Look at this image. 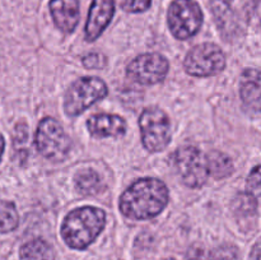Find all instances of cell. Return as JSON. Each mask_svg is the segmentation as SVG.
<instances>
[{
  "label": "cell",
  "instance_id": "6da1fadb",
  "mask_svg": "<svg viewBox=\"0 0 261 260\" xmlns=\"http://www.w3.org/2000/svg\"><path fill=\"white\" fill-rule=\"evenodd\" d=\"M170 199L163 181L144 177L133 183L120 196V212L134 221H144L162 213Z\"/></svg>",
  "mask_w": 261,
  "mask_h": 260
},
{
  "label": "cell",
  "instance_id": "7a4b0ae2",
  "mask_svg": "<svg viewBox=\"0 0 261 260\" xmlns=\"http://www.w3.org/2000/svg\"><path fill=\"white\" fill-rule=\"evenodd\" d=\"M106 224V214L96 206H81L71 211L61 224V237L69 247L84 250L99 236Z\"/></svg>",
  "mask_w": 261,
  "mask_h": 260
},
{
  "label": "cell",
  "instance_id": "3957f363",
  "mask_svg": "<svg viewBox=\"0 0 261 260\" xmlns=\"http://www.w3.org/2000/svg\"><path fill=\"white\" fill-rule=\"evenodd\" d=\"M109 93L106 83L98 76H83L74 82L64 97V110L70 117L79 116L88 107L101 101Z\"/></svg>",
  "mask_w": 261,
  "mask_h": 260
},
{
  "label": "cell",
  "instance_id": "277c9868",
  "mask_svg": "<svg viewBox=\"0 0 261 260\" xmlns=\"http://www.w3.org/2000/svg\"><path fill=\"white\" fill-rule=\"evenodd\" d=\"M143 147L148 152L157 153L166 149L172 138L170 117L163 110L145 109L139 117Z\"/></svg>",
  "mask_w": 261,
  "mask_h": 260
},
{
  "label": "cell",
  "instance_id": "5b68a950",
  "mask_svg": "<svg viewBox=\"0 0 261 260\" xmlns=\"http://www.w3.org/2000/svg\"><path fill=\"white\" fill-rule=\"evenodd\" d=\"M172 163L181 181L188 188H201L208 180L206 155H204L196 147L185 145L177 148L172 154Z\"/></svg>",
  "mask_w": 261,
  "mask_h": 260
},
{
  "label": "cell",
  "instance_id": "8992f818",
  "mask_svg": "<svg viewBox=\"0 0 261 260\" xmlns=\"http://www.w3.org/2000/svg\"><path fill=\"white\" fill-rule=\"evenodd\" d=\"M184 68L189 75L199 78L217 75L226 68V55L216 43H200L186 54Z\"/></svg>",
  "mask_w": 261,
  "mask_h": 260
},
{
  "label": "cell",
  "instance_id": "52a82bcc",
  "mask_svg": "<svg viewBox=\"0 0 261 260\" xmlns=\"http://www.w3.org/2000/svg\"><path fill=\"white\" fill-rule=\"evenodd\" d=\"M35 143L41 155L50 161H63L70 150V138L53 117H45L38 124Z\"/></svg>",
  "mask_w": 261,
  "mask_h": 260
},
{
  "label": "cell",
  "instance_id": "ba28073f",
  "mask_svg": "<svg viewBox=\"0 0 261 260\" xmlns=\"http://www.w3.org/2000/svg\"><path fill=\"white\" fill-rule=\"evenodd\" d=\"M167 22L173 37L189 40L201 28L203 12L194 0H175L168 9Z\"/></svg>",
  "mask_w": 261,
  "mask_h": 260
},
{
  "label": "cell",
  "instance_id": "9c48e42d",
  "mask_svg": "<svg viewBox=\"0 0 261 260\" xmlns=\"http://www.w3.org/2000/svg\"><path fill=\"white\" fill-rule=\"evenodd\" d=\"M170 63L163 55L157 53H147L137 56L126 68L127 78L143 86H153L161 83L166 78Z\"/></svg>",
  "mask_w": 261,
  "mask_h": 260
},
{
  "label": "cell",
  "instance_id": "30bf717a",
  "mask_svg": "<svg viewBox=\"0 0 261 260\" xmlns=\"http://www.w3.org/2000/svg\"><path fill=\"white\" fill-rule=\"evenodd\" d=\"M115 13L114 0H92L86 23V40L96 41L111 22Z\"/></svg>",
  "mask_w": 261,
  "mask_h": 260
},
{
  "label": "cell",
  "instance_id": "8fae6325",
  "mask_svg": "<svg viewBox=\"0 0 261 260\" xmlns=\"http://www.w3.org/2000/svg\"><path fill=\"white\" fill-rule=\"evenodd\" d=\"M87 129L93 138H119L126 133V121L115 114H94L87 120Z\"/></svg>",
  "mask_w": 261,
  "mask_h": 260
},
{
  "label": "cell",
  "instance_id": "7c38bea8",
  "mask_svg": "<svg viewBox=\"0 0 261 260\" xmlns=\"http://www.w3.org/2000/svg\"><path fill=\"white\" fill-rule=\"evenodd\" d=\"M50 13L56 27L64 33H71L79 23L78 0H50Z\"/></svg>",
  "mask_w": 261,
  "mask_h": 260
},
{
  "label": "cell",
  "instance_id": "4fadbf2b",
  "mask_svg": "<svg viewBox=\"0 0 261 260\" xmlns=\"http://www.w3.org/2000/svg\"><path fill=\"white\" fill-rule=\"evenodd\" d=\"M240 96L245 106L252 111L261 110V70L246 69L240 79Z\"/></svg>",
  "mask_w": 261,
  "mask_h": 260
},
{
  "label": "cell",
  "instance_id": "5bb4252c",
  "mask_svg": "<svg viewBox=\"0 0 261 260\" xmlns=\"http://www.w3.org/2000/svg\"><path fill=\"white\" fill-rule=\"evenodd\" d=\"M206 165H208L209 175L216 180L226 178L233 172V163L231 158L219 150H212L206 154Z\"/></svg>",
  "mask_w": 261,
  "mask_h": 260
},
{
  "label": "cell",
  "instance_id": "9a60e30c",
  "mask_svg": "<svg viewBox=\"0 0 261 260\" xmlns=\"http://www.w3.org/2000/svg\"><path fill=\"white\" fill-rule=\"evenodd\" d=\"M20 260H54V250L45 240L36 239L23 245L19 252Z\"/></svg>",
  "mask_w": 261,
  "mask_h": 260
},
{
  "label": "cell",
  "instance_id": "2e32d148",
  "mask_svg": "<svg viewBox=\"0 0 261 260\" xmlns=\"http://www.w3.org/2000/svg\"><path fill=\"white\" fill-rule=\"evenodd\" d=\"M75 186L84 195H93L101 190V177L93 170L81 171L74 177Z\"/></svg>",
  "mask_w": 261,
  "mask_h": 260
},
{
  "label": "cell",
  "instance_id": "e0dca14e",
  "mask_svg": "<svg viewBox=\"0 0 261 260\" xmlns=\"http://www.w3.org/2000/svg\"><path fill=\"white\" fill-rule=\"evenodd\" d=\"M19 216L15 205L10 201H0V232L7 233L17 228Z\"/></svg>",
  "mask_w": 261,
  "mask_h": 260
},
{
  "label": "cell",
  "instance_id": "ac0fdd59",
  "mask_svg": "<svg viewBox=\"0 0 261 260\" xmlns=\"http://www.w3.org/2000/svg\"><path fill=\"white\" fill-rule=\"evenodd\" d=\"M257 201L249 193H240L233 200V209L242 216H251L256 212Z\"/></svg>",
  "mask_w": 261,
  "mask_h": 260
},
{
  "label": "cell",
  "instance_id": "d6986e66",
  "mask_svg": "<svg viewBox=\"0 0 261 260\" xmlns=\"http://www.w3.org/2000/svg\"><path fill=\"white\" fill-rule=\"evenodd\" d=\"M247 193L261 204V166H257L250 172L246 181Z\"/></svg>",
  "mask_w": 261,
  "mask_h": 260
},
{
  "label": "cell",
  "instance_id": "ffe728a7",
  "mask_svg": "<svg viewBox=\"0 0 261 260\" xmlns=\"http://www.w3.org/2000/svg\"><path fill=\"white\" fill-rule=\"evenodd\" d=\"M152 4V0H120V5L125 12L140 13L147 10Z\"/></svg>",
  "mask_w": 261,
  "mask_h": 260
},
{
  "label": "cell",
  "instance_id": "44dd1931",
  "mask_svg": "<svg viewBox=\"0 0 261 260\" xmlns=\"http://www.w3.org/2000/svg\"><path fill=\"white\" fill-rule=\"evenodd\" d=\"M82 63L88 69H101L106 65V58L99 53H89L83 56Z\"/></svg>",
  "mask_w": 261,
  "mask_h": 260
},
{
  "label": "cell",
  "instance_id": "7402d4cb",
  "mask_svg": "<svg viewBox=\"0 0 261 260\" xmlns=\"http://www.w3.org/2000/svg\"><path fill=\"white\" fill-rule=\"evenodd\" d=\"M188 260H214V257L201 247H193L188 252Z\"/></svg>",
  "mask_w": 261,
  "mask_h": 260
},
{
  "label": "cell",
  "instance_id": "603a6c76",
  "mask_svg": "<svg viewBox=\"0 0 261 260\" xmlns=\"http://www.w3.org/2000/svg\"><path fill=\"white\" fill-rule=\"evenodd\" d=\"M251 259L252 260H261V237L254 245L251 251Z\"/></svg>",
  "mask_w": 261,
  "mask_h": 260
},
{
  "label": "cell",
  "instance_id": "cb8c5ba5",
  "mask_svg": "<svg viewBox=\"0 0 261 260\" xmlns=\"http://www.w3.org/2000/svg\"><path fill=\"white\" fill-rule=\"evenodd\" d=\"M4 148H5V140H4V137H3V135L0 134V161H2L3 153H4Z\"/></svg>",
  "mask_w": 261,
  "mask_h": 260
},
{
  "label": "cell",
  "instance_id": "d4e9b609",
  "mask_svg": "<svg viewBox=\"0 0 261 260\" xmlns=\"http://www.w3.org/2000/svg\"><path fill=\"white\" fill-rule=\"evenodd\" d=\"M222 3H226V4H229V3L232 2V0H221Z\"/></svg>",
  "mask_w": 261,
  "mask_h": 260
},
{
  "label": "cell",
  "instance_id": "484cf974",
  "mask_svg": "<svg viewBox=\"0 0 261 260\" xmlns=\"http://www.w3.org/2000/svg\"><path fill=\"white\" fill-rule=\"evenodd\" d=\"M167 260H173V259H167Z\"/></svg>",
  "mask_w": 261,
  "mask_h": 260
}]
</instances>
